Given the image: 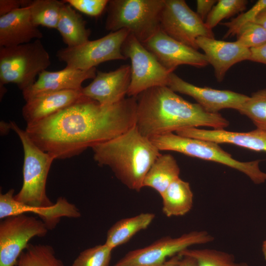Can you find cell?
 Listing matches in <instances>:
<instances>
[{
    "mask_svg": "<svg viewBox=\"0 0 266 266\" xmlns=\"http://www.w3.org/2000/svg\"><path fill=\"white\" fill-rule=\"evenodd\" d=\"M131 79V65H124L109 72L97 71L88 85L83 87V95L102 105H111L126 98Z\"/></svg>",
    "mask_w": 266,
    "mask_h": 266,
    "instance_id": "cell-16",
    "label": "cell"
},
{
    "mask_svg": "<svg viewBox=\"0 0 266 266\" xmlns=\"http://www.w3.org/2000/svg\"><path fill=\"white\" fill-rule=\"evenodd\" d=\"M96 67L81 70L66 66L56 71H43L37 79L30 88L22 91L26 101L34 96L45 92L63 90H82V83L94 79L96 75Z\"/></svg>",
    "mask_w": 266,
    "mask_h": 266,
    "instance_id": "cell-18",
    "label": "cell"
},
{
    "mask_svg": "<svg viewBox=\"0 0 266 266\" xmlns=\"http://www.w3.org/2000/svg\"><path fill=\"white\" fill-rule=\"evenodd\" d=\"M130 33L126 29L110 32L78 46L62 48L57 51L56 56L66 66L81 70L90 69L109 61L126 60L122 48Z\"/></svg>",
    "mask_w": 266,
    "mask_h": 266,
    "instance_id": "cell-8",
    "label": "cell"
},
{
    "mask_svg": "<svg viewBox=\"0 0 266 266\" xmlns=\"http://www.w3.org/2000/svg\"><path fill=\"white\" fill-rule=\"evenodd\" d=\"M149 139L160 151H175L227 166L244 173L256 184L266 180V173L259 167L261 160L240 162L233 159L214 142L182 136L174 133L154 136Z\"/></svg>",
    "mask_w": 266,
    "mask_h": 266,
    "instance_id": "cell-6",
    "label": "cell"
},
{
    "mask_svg": "<svg viewBox=\"0 0 266 266\" xmlns=\"http://www.w3.org/2000/svg\"><path fill=\"white\" fill-rule=\"evenodd\" d=\"M262 251L265 259L266 261V240L263 242L262 246Z\"/></svg>",
    "mask_w": 266,
    "mask_h": 266,
    "instance_id": "cell-41",
    "label": "cell"
},
{
    "mask_svg": "<svg viewBox=\"0 0 266 266\" xmlns=\"http://www.w3.org/2000/svg\"><path fill=\"white\" fill-rule=\"evenodd\" d=\"M56 29L68 47L87 42L91 33L82 16L66 3L62 7Z\"/></svg>",
    "mask_w": 266,
    "mask_h": 266,
    "instance_id": "cell-22",
    "label": "cell"
},
{
    "mask_svg": "<svg viewBox=\"0 0 266 266\" xmlns=\"http://www.w3.org/2000/svg\"><path fill=\"white\" fill-rule=\"evenodd\" d=\"M214 237L206 231H193L177 237H163L147 246L128 252L114 266H163L166 258L197 244H206Z\"/></svg>",
    "mask_w": 266,
    "mask_h": 266,
    "instance_id": "cell-10",
    "label": "cell"
},
{
    "mask_svg": "<svg viewBox=\"0 0 266 266\" xmlns=\"http://www.w3.org/2000/svg\"><path fill=\"white\" fill-rule=\"evenodd\" d=\"M167 87L175 93L189 96L208 112L217 113L224 109L236 110L249 96L228 90L200 87L184 80L172 72Z\"/></svg>",
    "mask_w": 266,
    "mask_h": 266,
    "instance_id": "cell-14",
    "label": "cell"
},
{
    "mask_svg": "<svg viewBox=\"0 0 266 266\" xmlns=\"http://www.w3.org/2000/svg\"><path fill=\"white\" fill-rule=\"evenodd\" d=\"M236 35V41L249 49L257 48L266 43V30L255 22L245 25Z\"/></svg>",
    "mask_w": 266,
    "mask_h": 266,
    "instance_id": "cell-32",
    "label": "cell"
},
{
    "mask_svg": "<svg viewBox=\"0 0 266 266\" xmlns=\"http://www.w3.org/2000/svg\"><path fill=\"white\" fill-rule=\"evenodd\" d=\"M255 23L259 24L266 30V7L258 14Z\"/></svg>",
    "mask_w": 266,
    "mask_h": 266,
    "instance_id": "cell-38",
    "label": "cell"
},
{
    "mask_svg": "<svg viewBox=\"0 0 266 266\" xmlns=\"http://www.w3.org/2000/svg\"><path fill=\"white\" fill-rule=\"evenodd\" d=\"M10 129L19 136L24 150L23 182L19 193L14 196L16 200L32 207H47L54 205L48 197L46 185L48 174L55 158L39 148L25 130L13 121Z\"/></svg>",
    "mask_w": 266,
    "mask_h": 266,
    "instance_id": "cell-4",
    "label": "cell"
},
{
    "mask_svg": "<svg viewBox=\"0 0 266 266\" xmlns=\"http://www.w3.org/2000/svg\"><path fill=\"white\" fill-rule=\"evenodd\" d=\"M3 219L0 223V266H14L30 240L45 236L48 229L41 219L25 214Z\"/></svg>",
    "mask_w": 266,
    "mask_h": 266,
    "instance_id": "cell-12",
    "label": "cell"
},
{
    "mask_svg": "<svg viewBox=\"0 0 266 266\" xmlns=\"http://www.w3.org/2000/svg\"><path fill=\"white\" fill-rule=\"evenodd\" d=\"M181 257L194 259L196 266H248L244 262H236L233 255L212 249H186L178 254Z\"/></svg>",
    "mask_w": 266,
    "mask_h": 266,
    "instance_id": "cell-27",
    "label": "cell"
},
{
    "mask_svg": "<svg viewBox=\"0 0 266 266\" xmlns=\"http://www.w3.org/2000/svg\"><path fill=\"white\" fill-rule=\"evenodd\" d=\"M155 217L152 213H141L117 221L108 230L104 243L113 249L127 243L136 233L146 229Z\"/></svg>",
    "mask_w": 266,
    "mask_h": 266,
    "instance_id": "cell-25",
    "label": "cell"
},
{
    "mask_svg": "<svg viewBox=\"0 0 266 266\" xmlns=\"http://www.w3.org/2000/svg\"><path fill=\"white\" fill-rule=\"evenodd\" d=\"M42 37V33L32 22L29 6L0 16V47L15 46Z\"/></svg>",
    "mask_w": 266,
    "mask_h": 266,
    "instance_id": "cell-20",
    "label": "cell"
},
{
    "mask_svg": "<svg viewBox=\"0 0 266 266\" xmlns=\"http://www.w3.org/2000/svg\"><path fill=\"white\" fill-rule=\"evenodd\" d=\"M165 0H110L105 24L111 32L126 29L141 43L161 29Z\"/></svg>",
    "mask_w": 266,
    "mask_h": 266,
    "instance_id": "cell-5",
    "label": "cell"
},
{
    "mask_svg": "<svg viewBox=\"0 0 266 266\" xmlns=\"http://www.w3.org/2000/svg\"><path fill=\"white\" fill-rule=\"evenodd\" d=\"M84 97L81 90L40 93L26 101L22 109V114L27 125L33 124L70 106Z\"/></svg>",
    "mask_w": 266,
    "mask_h": 266,
    "instance_id": "cell-19",
    "label": "cell"
},
{
    "mask_svg": "<svg viewBox=\"0 0 266 266\" xmlns=\"http://www.w3.org/2000/svg\"><path fill=\"white\" fill-rule=\"evenodd\" d=\"M136 113V97L102 105L84 96L52 115L27 125L25 131L41 150L55 159H64L126 132L135 125Z\"/></svg>",
    "mask_w": 266,
    "mask_h": 266,
    "instance_id": "cell-1",
    "label": "cell"
},
{
    "mask_svg": "<svg viewBox=\"0 0 266 266\" xmlns=\"http://www.w3.org/2000/svg\"><path fill=\"white\" fill-rule=\"evenodd\" d=\"M30 1L28 0H0V16L19 8L29 6Z\"/></svg>",
    "mask_w": 266,
    "mask_h": 266,
    "instance_id": "cell-35",
    "label": "cell"
},
{
    "mask_svg": "<svg viewBox=\"0 0 266 266\" xmlns=\"http://www.w3.org/2000/svg\"><path fill=\"white\" fill-rule=\"evenodd\" d=\"M65 2L57 0H31L29 5L33 24L57 29L61 11Z\"/></svg>",
    "mask_w": 266,
    "mask_h": 266,
    "instance_id": "cell-26",
    "label": "cell"
},
{
    "mask_svg": "<svg viewBox=\"0 0 266 266\" xmlns=\"http://www.w3.org/2000/svg\"><path fill=\"white\" fill-rule=\"evenodd\" d=\"M142 44L171 72L181 65L200 68L209 64L204 54L172 38L161 29Z\"/></svg>",
    "mask_w": 266,
    "mask_h": 266,
    "instance_id": "cell-13",
    "label": "cell"
},
{
    "mask_svg": "<svg viewBox=\"0 0 266 266\" xmlns=\"http://www.w3.org/2000/svg\"><path fill=\"white\" fill-rule=\"evenodd\" d=\"M161 196L163 212L167 217L183 216L193 207V193L190 184L180 177L174 180Z\"/></svg>",
    "mask_w": 266,
    "mask_h": 266,
    "instance_id": "cell-23",
    "label": "cell"
},
{
    "mask_svg": "<svg viewBox=\"0 0 266 266\" xmlns=\"http://www.w3.org/2000/svg\"><path fill=\"white\" fill-rule=\"evenodd\" d=\"M237 111L248 117L256 129L266 131V89L253 93Z\"/></svg>",
    "mask_w": 266,
    "mask_h": 266,
    "instance_id": "cell-29",
    "label": "cell"
},
{
    "mask_svg": "<svg viewBox=\"0 0 266 266\" xmlns=\"http://www.w3.org/2000/svg\"><path fill=\"white\" fill-rule=\"evenodd\" d=\"M160 28L172 38L198 50L199 37L214 38L212 30L184 0H165L160 16Z\"/></svg>",
    "mask_w": 266,
    "mask_h": 266,
    "instance_id": "cell-11",
    "label": "cell"
},
{
    "mask_svg": "<svg viewBox=\"0 0 266 266\" xmlns=\"http://www.w3.org/2000/svg\"><path fill=\"white\" fill-rule=\"evenodd\" d=\"M197 43L204 52L208 64L213 66L218 82L223 80L227 72L234 64L249 61L251 57L250 49L237 41L229 42L214 38L199 37Z\"/></svg>",
    "mask_w": 266,
    "mask_h": 266,
    "instance_id": "cell-17",
    "label": "cell"
},
{
    "mask_svg": "<svg viewBox=\"0 0 266 266\" xmlns=\"http://www.w3.org/2000/svg\"><path fill=\"white\" fill-rule=\"evenodd\" d=\"M51 65L50 57L40 39L12 47H0V86L14 83L24 90Z\"/></svg>",
    "mask_w": 266,
    "mask_h": 266,
    "instance_id": "cell-7",
    "label": "cell"
},
{
    "mask_svg": "<svg viewBox=\"0 0 266 266\" xmlns=\"http://www.w3.org/2000/svg\"><path fill=\"white\" fill-rule=\"evenodd\" d=\"M63 1L80 12L93 17L100 15L109 1L108 0H64Z\"/></svg>",
    "mask_w": 266,
    "mask_h": 266,
    "instance_id": "cell-34",
    "label": "cell"
},
{
    "mask_svg": "<svg viewBox=\"0 0 266 266\" xmlns=\"http://www.w3.org/2000/svg\"><path fill=\"white\" fill-rule=\"evenodd\" d=\"M14 190L10 189L5 194H0V218L26 213L37 215L46 225L48 230L57 226L62 217L77 218L81 216L79 210L65 198L59 197L54 205L50 207H32L16 200Z\"/></svg>",
    "mask_w": 266,
    "mask_h": 266,
    "instance_id": "cell-15",
    "label": "cell"
},
{
    "mask_svg": "<svg viewBox=\"0 0 266 266\" xmlns=\"http://www.w3.org/2000/svg\"><path fill=\"white\" fill-rule=\"evenodd\" d=\"M123 54L131 62V79L128 97H136L151 88L167 86L171 72L133 35L130 34L122 46Z\"/></svg>",
    "mask_w": 266,
    "mask_h": 266,
    "instance_id": "cell-9",
    "label": "cell"
},
{
    "mask_svg": "<svg viewBox=\"0 0 266 266\" xmlns=\"http://www.w3.org/2000/svg\"><path fill=\"white\" fill-rule=\"evenodd\" d=\"M182 257L178 255L172 257V258L165 263L163 266H176L180 262Z\"/></svg>",
    "mask_w": 266,
    "mask_h": 266,
    "instance_id": "cell-40",
    "label": "cell"
},
{
    "mask_svg": "<svg viewBox=\"0 0 266 266\" xmlns=\"http://www.w3.org/2000/svg\"><path fill=\"white\" fill-rule=\"evenodd\" d=\"M246 0H219L207 16L204 23L212 30L221 21L244 11L248 3Z\"/></svg>",
    "mask_w": 266,
    "mask_h": 266,
    "instance_id": "cell-30",
    "label": "cell"
},
{
    "mask_svg": "<svg viewBox=\"0 0 266 266\" xmlns=\"http://www.w3.org/2000/svg\"><path fill=\"white\" fill-rule=\"evenodd\" d=\"M249 61L266 65V43L257 48L250 49Z\"/></svg>",
    "mask_w": 266,
    "mask_h": 266,
    "instance_id": "cell-37",
    "label": "cell"
},
{
    "mask_svg": "<svg viewBox=\"0 0 266 266\" xmlns=\"http://www.w3.org/2000/svg\"><path fill=\"white\" fill-rule=\"evenodd\" d=\"M113 249L105 243L81 252L72 266H109Z\"/></svg>",
    "mask_w": 266,
    "mask_h": 266,
    "instance_id": "cell-31",
    "label": "cell"
},
{
    "mask_svg": "<svg viewBox=\"0 0 266 266\" xmlns=\"http://www.w3.org/2000/svg\"><path fill=\"white\" fill-rule=\"evenodd\" d=\"M266 7V0H259L247 11L240 14L230 22L222 23L227 28L224 38L236 35L239 30L245 25L255 22L258 14Z\"/></svg>",
    "mask_w": 266,
    "mask_h": 266,
    "instance_id": "cell-33",
    "label": "cell"
},
{
    "mask_svg": "<svg viewBox=\"0 0 266 266\" xmlns=\"http://www.w3.org/2000/svg\"><path fill=\"white\" fill-rule=\"evenodd\" d=\"M91 148L94 159L99 166L109 167L124 185L137 192L143 187L148 171L161 154L135 125L124 133Z\"/></svg>",
    "mask_w": 266,
    "mask_h": 266,
    "instance_id": "cell-3",
    "label": "cell"
},
{
    "mask_svg": "<svg viewBox=\"0 0 266 266\" xmlns=\"http://www.w3.org/2000/svg\"><path fill=\"white\" fill-rule=\"evenodd\" d=\"M180 172L179 166L172 155L161 154L148 171L143 187L151 188L161 195L174 180L179 177Z\"/></svg>",
    "mask_w": 266,
    "mask_h": 266,
    "instance_id": "cell-24",
    "label": "cell"
},
{
    "mask_svg": "<svg viewBox=\"0 0 266 266\" xmlns=\"http://www.w3.org/2000/svg\"><path fill=\"white\" fill-rule=\"evenodd\" d=\"M176 266H196V263L195 260L191 257H184Z\"/></svg>",
    "mask_w": 266,
    "mask_h": 266,
    "instance_id": "cell-39",
    "label": "cell"
},
{
    "mask_svg": "<svg viewBox=\"0 0 266 266\" xmlns=\"http://www.w3.org/2000/svg\"><path fill=\"white\" fill-rule=\"evenodd\" d=\"M16 266H65L48 245L29 244L20 255Z\"/></svg>",
    "mask_w": 266,
    "mask_h": 266,
    "instance_id": "cell-28",
    "label": "cell"
},
{
    "mask_svg": "<svg viewBox=\"0 0 266 266\" xmlns=\"http://www.w3.org/2000/svg\"><path fill=\"white\" fill-rule=\"evenodd\" d=\"M135 126L149 138L158 135L199 127L222 130L229 125L219 113L205 111L198 103L190 102L167 86L147 89L136 97Z\"/></svg>",
    "mask_w": 266,
    "mask_h": 266,
    "instance_id": "cell-2",
    "label": "cell"
},
{
    "mask_svg": "<svg viewBox=\"0 0 266 266\" xmlns=\"http://www.w3.org/2000/svg\"><path fill=\"white\" fill-rule=\"evenodd\" d=\"M216 0H197V12L199 17L204 22L209 13L217 2Z\"/></svg>",
    "mask_w": 266,
    "mask_h": 266,
    "instance_id": "cell-36",
    "label": "cell"
},
{
    "mask_svg": "<svg viewBox=\"0 0 266 266\" xmlns=\"http://www.w3.org/2000/svg\"><path fill=\"white\" fill-rule=\"evenodd\" d=\"M180 136L228 143L258 152H266V131L256 129L248 132H234L222 130H203L197 128L177 131Z\"/></svg>",
    "mask_w": 266,
    "mask_h": 266,
    "instance_id": "cell-21",
    "label": "cell"
}]
</instances>
